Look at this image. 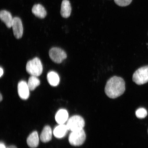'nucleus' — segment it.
Wrapping results in <instances>:
<instances>
[{"mask_svg": "<svg viewBox=\"0 0 148 148\" xmlns=\"http://www.w3.org/2000/svg\"><path fill=\"white\" fill-rule=\"evenodd\" d=\"M125 82L121 77L114 76L107 81L105 89L106 95L111 99H115L123 95L125 91Z\"/></svg>", "mask_w": 148, "mask_h": 148, "instance_id": "f257e3e1", "label": "nucleus"}, {"mask_svg": "<svg viewBox=\"0 0 148 148\" xmlns=\"http://www.w3.org/2000/svg\"><path fill=\"white\" fill-rule=\"evenodd\" d=\"M26 69L27 73L31 76L38 77L41 75L43 67L40 59L36 57L27 62Z\"/></svg>", "mask_w": 148, "mask_h": 148, "instance_id": "f03ea898", "label": "nucleus"}, {"mask_svg": "<svg viewBox=\"0 0 148 148\" xmlns=\"http://www.w3.org/2000/svg\"><path fill=\"white\" fill-rule=\"evenodd\" d=\"M86 139V133L83 129L71 131L69 137L70 144L76 147L82 145Z\"/></svg>", "mask_w": 148, "mask_h": 148, "instance_id": "7ed1b4c3", "label": "nucleus"}, {"mask_svg": "<svg viewBox=\"0 0 148 148\" xmlns=\"http://www.w3.org/2000/svg\"><path fill=\"white\" fill-rule=\"evenodd\" d=\"M133 81L140 85L148 82V66H143L136 70L133 75Z\"/></svg>", "mask_w": 148, "mask_h": 148, "instance_id": "20e7f679", "label": "nucleus"}, {"mask_svg": "<svg viewBox=\"0 0 148 148\" xmlns=\"http://www.w3.org/2000/svg\"><path fill=\"white\" fill-rule=\"evenodd\" d=\"M85 124L84 120L82 117L75 115L68 119L66 125L68 130L73 131L83 129Z\"/></svg>", "mask_w": 148, "mask_h": 148, "instance_id": "39448f33", "label": "nucleus"}, {"mask_svg": "<svg viewBox=\"0 0 148 148\" xmlns=\"http://www.w3.org/2000/svg\"><path fill=\"white\" fill-rule=\"evenodd\" d=\"M49 56L51 60L57 64H60L67 57L66 53L60 48L53 47L50 50Z\"/></svg>", "mask_w": 148, "mask_h": 148, "instance_id": "423d86ee", "label": "nucleus"}, {"mask_svg": "<svg viewBox=\"0 0 148 148\" xmlns=\"http://www.w3.org/2000/svg\"><path fill=\"white\" fill-rule=\"evenodd\" d=\"M14 34L16 38H21L23 36V27L21 19L18 17L13 18L12 25Z\"/></svg>", "mask_w": 148, "mask_h": 148, "instance_id": "0eeeda50", "label": "nucleus"}, {"mask_svg": "<svg viewBox=\"0 0 148 148\" xmlns=\"http://www.w3.org/2000/svg\"><path fill=\"white\" fill-rule=\"evenodd\" d=\"M29 90L27 83L24 81H20L18 85V95L21 99L26 100L29 96Z\"/></svg>", "mask_w": 148, "mask_h": 148, "instance_id": "6e6552de", "label": "nucleus"}, {"mask_svg": "<svg viewBox=\"0 0 148 148\" xmlns=\"http://www.w3.org/2000/svg\"><path fill=\"white\" fill-rule=\"evenodd\" d=\"M69 117L67 111L65 109H62L59 110L56 114V121L58 124H64L67 121Z\"/></svg>", "mask_w": 148, "mask_h": 148, "instance_id": "1a4fd4ad", "label": "nucleus"}, {"mask_svg": "<svg viewBox=\"0 0 148 148\" xmlns=\"http://www.w3.org/2000/svg\"><path fill=\"white\" fill-rule=\"evenodd\" d=\"M0 18L8 28L12 27L13 18L10 13L6 10H2L0 12Z\"/></svg>", "mask_w": 148, "mask_h": 148, "instance_id": "9d476101", "label": "nucleus"}, {"mask_svg": "<svg viewBox=\"0 0 148 148\" xmlns=\"http://www.w3.org/2000/svg\"><path fill=\"white\" fill-rule=\"evenodd\" d=\"M71 7L68 0H63L61 4L60 14L62 17H69L71 12Z\"/></svg>", "mask_w": 148, "mask_h": 148, "instance_id": "9b49d317", "label": "nucleus"}, {"mask_svg": "<svg viewBox=\"0 0 148 148\" xmlns=\"http://www.w3.org/2000/svg\"><path fill=\"white\" fill-rule=\"evenodd\" d=\"M68 130L66 125L59 124L53 130V133L56 138H62L66 136Z\"/></svg>", "mask_w": 148, "mask_h": 148, "instance_id": "f8f14e48", "label": "nucleus"}, {"mask_svg": "<svg viewBox=\"0 0 148 148\" xmlns=\"http://www.w3.org/2000/svg\"><path fill=\"white\" fill-rule=\"evenodd\" d=\"M32 11L35 16L40 18H45L47 15L45 8L40 4H35L33 5Z\"/></svg>", "mask_w": 148, "mask_h": 148, "instance_id": "ddd939ff", "label": "nucleus"}, {"mask_svg": "<svg viewBox=\"0 0 148 148\" xmlns=\"http://www.w3.org/2000/svg\"><path fill=\"white\" fill-rule=\"evenodd\" d=\"M39 138L38 132L35 131L29 135L27 139V143L31 148H35L38 147Z\"/></svg>", "mask_w": 148, "mask_h": 148, "instance_id": "4468645a", "label": "nucleus"}, {"mask_svg": "<svg viewBox=\"0 0 148 148\" xmlns=\"http://www.w3.org/2000/svg\"><path fill=\"white\" fill-rule=\"evenodd\" d=\"M52 131L50 127L46 125L44 127L40 135V140L44 143L49 142L51 140Z\"/></svg>", "mask_w": 148, "mask_h": 148, "instance_id": "2eb2a0df", "label": "nucleus"}, {"mask_svg": "<svg viewBox=\"0 0 148 148\" xmlns=\"http://www.w3.org/2000/svg\"><path fill=\"white\" fill-rule=\"evenodd\" d=\"M47 79L50 85L53 86H58L60 82V77L56 72L51 71L48 73Z\"/></svg>", "mask_w": 148, "mask_h": 148, "instance_id": "dca6fc26", "label": "nucleus"}, {"mask_svg": "<svg viewBox=\"0 0 148 148\" xmlns=\"http://www.w3.org/2000/svg\"><path fill=\"white\" fill-rule=\"evenodd\" d=\"M29 90L31 91L34 90L40 84V81L37 77L31 76L29 77L27 82Z\"/></svg>", "mask_w": 148, "mask_h": 148, "instance_id": "f3484780", "label": "nucleus"}, {"mask_svg": "<svg viewBox=\"0 0 148 148\" xmlns=\"http://www.w3.org/2000/svg\"><path fill=\"white\" fill-rule=\"evenodd\" d=\"M136 114L137 117L140 119H143L147 116V111L145 108H140L136 110Z\"/></svg>", "mask_w": 148, "mask_h": 148, "instance_id": "a211bd4d", "label": "nucleus"}, {"mask_svg": "<svg viewBox=\"0 0 148 148\" xmlns=\"http://www.w3.org/2000/svg\"><path fill=\"white\" fill-rule=\"evenodd\" d=\"M114 1L119 6L125 7L130 4L132 0H114Z\"/></svg>", "mask_w": 148, "mask_h": 148, "instance_id": "6ab92c4d", "label": "nucleus"}, {"mask_svg": "<svg viewBox=\"0 0 148 148\" xmlns=\"http://www.w3.org/2000/svg\"><path fill=\"white\" fill-rule=\"evenodd\" d=\"M0 148H7V147H6L3 142H1V144H0Z\"/></svg>", "mask_w": 148, "mask_h": 148, "instance_id": "aec40b11", "label": "nucleus"}, {"mask_svg": "<svg viewBox=\"0 0 148 148\" xmlns=\"http://www.w3.org/2000/svg\"><path fill=\"white\" fill-rule=\"evenodd\" d=\"M0 71H1V74H0V77H1L2 76L3 74V70L2 68L1 67V68H0Z\"/></svg>", "mask_w": 148, "mask_h": 148, "instance_id": "412c9836", "label": "nucleus"}, {"mask_svg": "<svg viewBox=\"0 0 148 148\" xmlns=\"http://www.w3.org/2000/svg\"><path fill=\"white\" fill-rule=\"evenodd\" d=\"M7 148H17L16 146L14 145H12L9 146V147H7Z\"/></svg>", "mask_w": 148, "mask_h": 148, "instance_id": "4be33fe9", "label": "nucleus"}, {"mask_svg": "<svg viewBox=\"0 0 148 148\" xmlns=\"http://www.w3.org/2000/svg\"><path fill=\"white\" fill-rule=\"evenodd\" d=\"M3 99V98L2 95L1 94V96H0V101H2Z\"/></svg>", "mask_w": 148, "mask_h": 148, "instance_id": "5701e85b", "label": "nucleus"}, {"mask_svg": "<svg viewBox=\"0 0 148 148\" xmlns=\"http://www.w3.org/2000/svg\"></svg>", "mask_w": 148, "mask_h": 148, "instance_id": "b1692460", "label": "nucleus"}]
</instances>
